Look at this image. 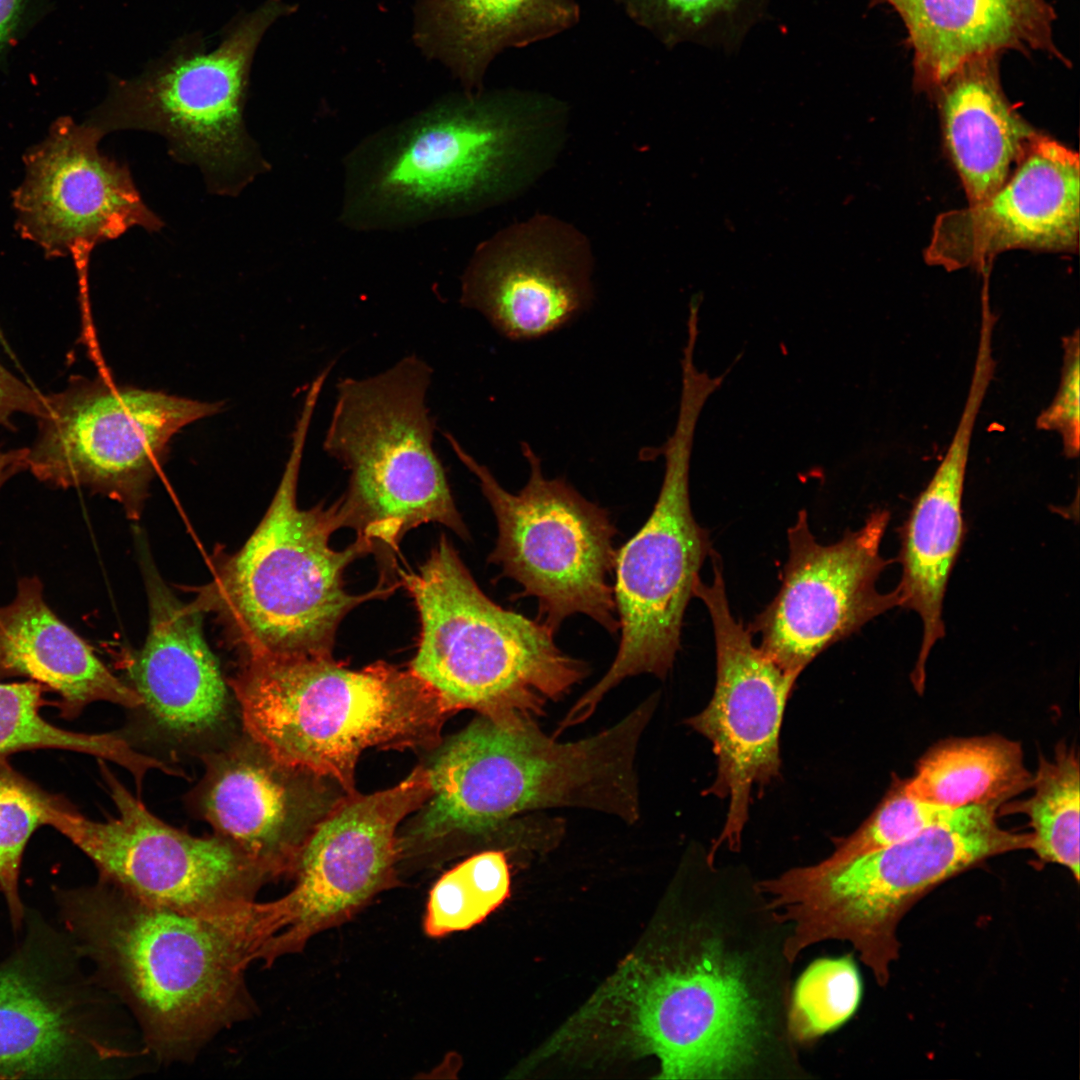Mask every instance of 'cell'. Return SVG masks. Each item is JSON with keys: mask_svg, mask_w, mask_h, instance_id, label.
<instances>
[{"mask_svg": "<svg viewBox=\"0 0 1080 1080\" xmlns=\"http://www.w3.org/2000/svg\"><path fill=\"white\" fill-rule=\"evenodd\" d=\"M1076 151L1036 133L1006 181L985 200L936 218L924 258L947 271L982 268L1012 249L1078 248Z\"/></svg>", "mask_w": 1080, "mask_h": 1080, "instance_id": "obj_21", "label": "cell"}, {"mask_svg": "<svg viewBox=\"0 0 1080 1080\" xmlns=\"http://www.w3.org/2000/svg\"><path fill=\"white\" fill-rule=\"evenodd\" d=\"M0 962V1079L80 1077L113 1056L96 1029V1001L66 932L35 913Z\"/></svg>", "mask_w": 1080, "mask_h": 1080, "instance_id": "obj_19", "label": "cell"}, {"mask_svg": "<svg viewBox=\"0 0 1080 1080\" xmlns=\"http://www.w3.org/2000/svg\"><path fill=\"white\" fill-rule=\"evenodd\" d=\"M66 799L49 793L0 757V892L13 929L22 930L26 909L19 874L26 845L37 828L49 825L51 812Z\"/></svg>", "mask_w": 1080, "mask_h": 1080, "instance_id": "obj_33", "label": "cell"}, {"mask_svg": "<svg viewBox=\"0 0 1080 1080\" xmlns=\"http://www.w3.org/2000/svg\"><path fill=\"white\" fill-rule=\"evenodd\" d=\"M510 895V870L501 850L479 852L443 874L432 887L424 917L430 937L467 930Z\"/></svg>", "mask_w": 1080, "mask_h": 1080, "instance_id": "obj_32", "label": "cell"}, {"mask_svg": "<svg viewBox=\"0 0 1080 1080\" xmlns=\"http://www.w3.org/2000/svg\"><path fill=\"white\" fill-rule=\"evenodd\" d=\"M47 689L35 681H0V757L34 749H62L93 755L127 769L140 789L146 773L170 771L165 762L136 751L115 733L87 734L64 730L40 714Z\"/></svg>", "mask_w": 1080, "mask_h": 1080, "instance_id": "obj_30", "label": "cell"}, {"mask_svg": "<svg viewBox=\"0 0 1080 1080\" xmlns=\"http://www.w3.org/2000/svg\"><path fill=\"white\" fill-rule=\"evenodd\" d=\"M568 123L567 105L537 92L444 98L346 156L340 221L355 231L397 230L513 200L554 165Z\"/></svg>", "mask_w": 1080, "mask_h": 1080, "instance_id": "obj_2", "label": "cell"}, {"mask_svg": "<svg viewBox=\"0 0 1080 1080\" xmlns=\"http://www.w3.org/2000/svg\"><path fill=\"white\" fill-rule=\"evenodd\" d=\"M149 631L143 647L123 667L143 706L179 736L210 731L225 718L228 691L207 645L197 604L185 605L146 567Z\"/></svg>", "mask_w": 1080, "mask_h": 1080, "instance_id": "obj_24", "label": "cell"}, {"mask_svg": "<svg viewBox=\"0 0 1080 1080\" xmlns=\"http://www.w3.org/2000/svg\"><path fill=\"white\" fill-rule=\"evenodd\" d=\"M995 811L967 806L955 820L889 847L757 882L767 907L786 926L787 960L793 963L822 941H847L885 986L899 956L898 925L921 898L990 857L1030 849L1032 834L1000 828Z\"/></svg>", "mask_w": 1080, "mask_h": 1080, "instance_id": "obj_7", "label": "cell"}, {"mask_svg": "<svg viewBox=\"0 0 1080 1080\" xmlns=\"http://www.w3.org/2000/svg\"><path fill=\"white\" fill-rule=\"evenodd\" d=\"M999 63L1000 56L972 60L933 95L969 204L985 200L1006 181L1037 133L1006 97Z\"/></svg>", "mask_w": 1080, "mask_h": 1080, "instance_id": "obj_28", "label": "cell"}, {"mask_svg": "<svg viewBox=\"0 0 1080 1080\" xmlns=\"http://www.w3.org/2000/svg\"><path fill=\"white\" fill-rule=\"evenodd\" d=\"M966 807L949 809L916 799L906 792L904 782L895 781L864 823L849 836L836 839L834 851L820 863L838 865L905 841L932 826L955 820Z\"/></svg>", "mask_w": 1080, "mask_h": 1080, "instance_id": "obj_35", "label": "cell"}, {"mask_svg": "<svg viewBox=\"0 0 1080 1080\" xmlns=\"http://www.w3.org/2000/svg\"><path fill=\"white\" fill-rule=\"evenodd\" d=\"M13 677L57 693L55 704L68 720L96 701L127 708L143 704L135 689L117 678L52 611L36 576L20 578L14 599L0 606V681Z\"/></svg>", "mask_w": 1080, "mask_h": 1080, "instance_id": "obj_26", "label": "cell"}, {"mask_svg": "<svg viewBox=\"0 0 1080 1080\" xmlns=\"http://www.w3.org/2000/svg\"><path fill=\"white\" fill-rule=\"evenodd\" d=\"M1078 753L1065 743L1052 759L1043 756L1033 775L1032 796L1017 810L1032 828L1031 848L1039 860L1066 867L1078 882L1080 772Z\"/></svg>", "mask_w": 1080, "mask_h": 1080, "instance_id": "obj_31", "label": "cell"}, {"mask_svg": "<svg viewBox=\"0 0 1080 1080\" xmlns=\"http://www.w3.org/2000/svg\"><path fill=\"white\" fill-rule=\"evenodd\" d=\"M416 15V43L474 94L498 53L571 28L579 6L576 0H419Z\"/></svg>", "mask_w": 1080, "mask_h": 1080, "instance_id": "obj_27", "label": "cell"}, {"mask_svg": "<svg viewBox=\"0 0 1080 1080\" xmlns=\"http://www.w3.org/2000/svg\"><path fill=\"white\" fill-rule=\"evenodd\" d=\"M444 436L478 479L496 517L498 537L488 561L523 587L521 596L536 597L540 621L556 632L566 618L582 613L617 632L613 588L607 581L615 563L616 528L608 511L566 480L546 478L527 442L520 447L530 475L512 494L452 434Z\"/></svg>", "mask_w": 1080, "mask_h": 1080, "instance_id": "obj_12", "label": "cell"}, {"mask_svg": "<svg viewBox=\"0 0 1080 1080\" xmlns=\"http://www.w3.org/2000/svg\"><path fill=\"white\" fill-rule=\"evenodd\" d=\"M28 448L0 450V489L14 475L28 470Z\"/></svg>", "mask_w": 1080, "mask_h": 1080, "instance_id": "obj_40", "label": "cell"}, {"mask_svg": "<svg viewBox=\"0 0 1080 1080\" xmlns=\"http://www.w3.org/2000/svg\"><path fill=\"white\" fill-rule=\"evenodd\" d=\"M901 19L912 52V83L933 96L964 64L1008 51L1041 53L1069 67L1054 38L1047 0H870Z\"/></svg>", "mask_w": 1080, "mask_h": 1080, "instance_id": "obj_23", "label": "cell"}, {"mask_svg": "<svg viewBox=\"0 0 1080 1080\" xmlns=\"http://www.w3.org/2000/svg\"><path fill=\"white\" fill-rule=\"evenodd\" d=\"M711 557L713 581L708 585L699 577L693 596L702 600L712 620L716 685L707 707L687 720L709 739L717 758L716 779L705 794L729 801L723 829L707 857L709 863L724 844L739 850L754 787L762 789L780 775V730L797 679L756 647L749 629L733 617L720 557L715 551Z\"/></svg>", "mask_w": 1080, "mask_h": 1080, "instance_id": "obj_16", "label": "cell"}, {"mask_svg": "<svg viewBox=\"0 0 1080 1080\" xmlns=\"http://www.w3.org/2000/svg\"><path fill=\"white\" fill-rule=\"evenodd\" d=\"M432 374L411 354L375 375L337 383L323 449L349 472L337 501L341 527L356 530L373 551L397 550L408 531L429 522L468 538L434 449Z\"/></svg>", "mask_w": 1080, "mask_h": 1080, "instance_id": "obj_9", "label": "cell"}, {"mask_svg": "<svg viewBox=\"0 0 1080 1080\" xmlns=\"http://www.w3.org/2000/svg\"><path fill=\"white\" fill-rule=\"evenodd\" d=\"M401 575L421 624L409 670L451 713L471 709L503 725L537 720L588 675L550 627L489 599L444 535L417 572Z\"/></svg>", "mask_w": 1080, "mask_h": 1080, "instance_id": "obj_8", "label": "cell"}, {"mask_svg": "<svg viewBox=\"0 0 1080 1080\" xmlns=\"http://www.w3.org/2000/svg\"><path fill=\"white\" fill-rule=\"evenodd\" d=\"M228 684L251 739L346 793L366 749L433 750L452 714L409 669L385 662L353 670L332 657L248 656Z\"/></svg>", "mask_w": 1080, "mask_h": 1080, "instance_id": "obj_5", "label": "cell"}, {"mask_svg": "<svg viewBox=\"0 0 1080 1080\" xmlns=\"http://www.w3.org/2000/svg\"><path fill=\"white\" fill-rule=\"evenodd\" d=\"M204 761L202 816L272 880L293 875L311 833L347 794L329 778L278 762L249 736Z\"/></svg>", "mask_w": 1080, "mask_h": 1080, "instance_id": "obj_22", "label": "cell"}, {"mask_svg": "<svg viewBox=\"0 0 1080 1080\" xmlns=\"http://www.w3.org/2000/svg\"><path fill=\"white\" fill-rule=\"evenodd\" d=\"M99 760L117 817L86 818L67 800L49 825L96 866L101 881L150 904L213 919L241 915L272 879L217 835L195 837L153 815Z\"/></svg>", "mask_w": 1080, "mask_h": 1080, "instance_id": "obj_15", "label": "cell"}, {"mask_svg": "<svg viewBox=\"0 0 1080 1080\" xmlns=\"http://www.w3.org/2000/svg\"><path fill=\"white\" fill-rule=\"evenodd\" d=\"M430 793L425 766L388 789L347 793L305 843L294 887L278 899L251 905L253 960L271 965L302 951L313 936L350 920L391 887L401 858L399 825Z\"/></svg>", "mask_w": 1080, "mask_h": 1080, "instance_id": "obj_13", "label": "cell"}, {"mask_svg": "<svg viewBox=\"0 0 1080 1080\" xmlns=\"http://www.w3.org/2000/svg\"><path fill=\"white\" fill-rule=\"evenodd\" d=\"M988 391L986 382L970 381L952 440L902 528L897 586L900 606L914 610L923 623V637L913 670L922 690L925 665L933 645L944 637L943 600L951 570L964 536L962 497L975 423Z\"/></svg>", "mask_w": 1080, "mask_h": 1080, "instance_id": "obj_25", "label": "cell"}, {"mask_svg": "<svg viewBox=\"0 0 1080 1080\" xmlns=\"http://www.w3.org/2000/svg\"><path fill=\"white\" fill-rule=\"evenodd\" d=\"M652 695L596 735L559 742L537 720L503 725L479 715L433 750L431 794L399 836L405 853L486 840L526 811L574 807L632 824L640 816L635 757Z\"/></svg>", "mask_w": 1080, "mask_h": 1080, "instance_id": "obj_4", "label": "cell"}, {"mask_svg": "<svg viewBox=\"0 0 1080 1080\" xmlns=\"http://www.w3.org/2000/svg\"><path fill=\"white\" fill-rule=\"evenodd\" d=\"M48 0H0V62L39 20Z\"/></svg>", "mask_w": 1080, "mask_h": 1080, "instance_id": "obj_39", "label": "cell"}, {"mask_svg": "<svg viewBox=\"0 0 1080 1080\" xmlns=\"http://www.w3.org/2000/svg\"><path fill=\"white\" fill-rule=\"evenodd\" d=\"M593 270L586 234L559 217L535 213L479 243L461 276L460 303L510 340L536 339L590 306Z\"/></svg>", "mask_w": 1080, "mask_h": 1080, "instance_id": "obj_20", "label": "cell"}, {"mask_svg": "<svg viewBox=\"0 0 1080 1080\" xmlns=\"http://www.w3.org/2000/svg\"><path fill=\"white\" fill-rule=\"evenodd\" d=\"M1063 361L1057 392L1051 403L1036 419V427L1056 432L1061 438L1063 452L1076 458L1080 448V343L1079 331L1063 338Z\"/></svg>", "mask_w": 1080, "mask_h": 1080, "instance_id": "obj_37", "label": "cell"}, {"mask_svg": "<svg viewBox=\"0 0 1080 1080\" xmlns=\"http://www.w3.org/2000/svg\"><path fill=\"white\" fill-rule=\"evenodd\" d=\"M863 993L852 955L813 961L789 996L787 1028L794 1042H808L836 1030L857 1011Z\"/></svg>", "mask_w": 1080, "mask_h": 1080, "instance_id": "obj_34", "label": "cell"}, {"mask_svg": "<svg viewBox=\"0 0 1080 1080\" xmlns=\"http://www.w3.org/2000/svg\"><path fill=\"white\" fill-rule=\"evenodd\" d=\"M639 25L676 44L750 19L763 0H618Z\"/></svg>", "mask_w": 1080, "mask_h": 1080, "instance_id": "obj_36", "label": "cell"}, {"mask_svg": "<svg viewBox=\"0 0 1080 1080\" xmlns=\"http://www.w3.org/2000/svg\"><path fill=\"white\" fill-rule=\"evenodd\" d=\"M318 397L305 395L293 431L291 451L277 491L262 521L244 546L224 562L204 601L229 624L248 656L332 657L336 630L355 606L385 596L393 587L352 595L344 586L346 567L373 552L356 540L331 548L341 528L337 503L300 509L297 483Z\"/></svg>", "mask_w": 1080, "mask_h": 1080, "instance_id": "obj_6", "label": "cell"}, {"mask_svg": "<svg viewBox=\"0 0 1080 1080\" xmlns=\"http://www.w3.org/2000/svg\"><path fill=\"white\" fill-rule=\"evenodd\" d=\"M105 134L91 121L57 118L23 155L12 192L18 234L47 259L70 256L88 266L93 249L130 228L159 231L163 221L142 200L129 168L100 152Z\"/></svg>", "mask_w": 1080, "mask_h": 1080, "instance_id": "obj_18", "label": "cell"}, {"mask_svg": "<svg viewBox=\"0 0 1080 1080\" xmlns=\"http://www.w3.org/2000/svg\"><path fill=\"white\" fill-rule=\"evenodd\" d=\"M782 926L756 884L751 896H704L577 1011L584 1035L615 1053L654 1057L657 1079L796 1071Z\"/></svg>", "mask_w": 1080, "mask_h": 1080, "instance_id": "obj_1", "label": "cell"}, {"mask_svg": "<svg viewBox=\"0 0 1080 1080\" xmlns=\"http://www.w3.org/2000/svg\"><path fill=\"white\" fill-rule=\"evenodd\" d=\"M53 891L76 951L130 1008L160 1058H191L253 1011L245 982L251 963L236 920L156 906L101 880Z\"/></svg>", "mask_w": 1080, "mask_h": 1080, "instance_id": "obj_3", "label": "cell"}, {"mask_svg": "<svg viewBox=\"0 0 1080 1080\" xmlns=\"http://www.w3.org/2000/svg\"><path fill=\"white\" fill-rule=\"evenodd\" d=\"M45 395L20 380L0 363V425L12 428L11 417L25 413L37 419L44 414Z\"/></svg>", "mask_w": 1080, "mask_h": 1080, "instance_id": "obj_38", "label": "cell"}, {"mask_svg": "<svg viewBox=\"0 0 1080 1080\" xmlns=\"http://www.w3.org/2000/svg\"><path fill=\"white\" fill-rule=\"evenodd\" d=\"M1032 778L1020 744L989 735L937 744L921 758L915 774L904 785L910 796L941 807L997 809L1030 788Z\"/></svg>", "mask_w": 1080, "mask_h": 1080, "instance_id": "obj_29", "label": "cell"}, {"mask_svg": "<svg viewBox=\"0 0 1080 1080\" xmlns=\"http://www.w3.org/2000/svg\"><path fill=\"white\" fill-rule=\"evenodd\" d=\"M888 523L889 512L876 510L860 529L821 544L810 530L807 513H798L788 529L781 587L748 627L783 671L798 677L829 646L900 606L897 587L889 593L876 589L890 563L880 554Z\"/></svg>", "mask_w": 1080, "mask_h": 1080, "instance_id": "obj_17", "label": "cell"}, {"mask_svg": "<svg viewBox=\"0 0 1080 1080\" xmlns=\"http://www.w3.org/2000/svg\"><path fill=\"white\" fill-rule=\"evenodd\" d=\"M293 10L282 0H267L214 50L183 51L134 79L113 80L87 119L105 135L158 133L176 161L201 170L209 192L239 194L270 169L243 119L252 60L267 29Z\"/></svg>", "mask_w": 1080, "mask_h": 1080, "instance_id": "obj_10", "label": "cell"}, {"mask_svg": "<svg viewBox=\"0 0 1080 1080\" xmlns=\"http://www.w3.org/2000/svg\"><path fill=\"white\" fill-rule=\"evenodd\" d=\"M221 406L116 385L105 375L72 377L62 391L45 395L38 434L28 448V470L52 487H83L109 496L136 516L171 438Z\"/></svg>", "mask_w": 1080, "mask_h": 1080, "instance_id": "obj_14", "label": "cell"}, {"mask_svg": "<svg viewBox=\"0 0 1080 1080\" xmlns=\"http://www.w3.org/2000/svg\"><path fill=\"white\" fill-rule=\"evenodd\" d=\"M704 400L680 397L673 434L659 451L665 457L662 486L640 530L616 551L613 597L621 639L605 675L569 709L568 727L586 721L622 680L647 673L660 679L680 649L681 627L700 568L713 551L708 531L695 520L689 495L694 431Z\"/></svg>", "mask_w": 1080, "mask_h": 1080, "instance_id": "obj_11", "label": "cell"}]
</instances>
